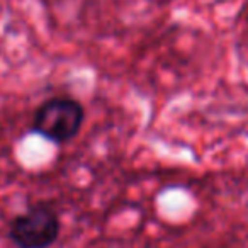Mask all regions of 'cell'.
<instances>
[{
  "instance_id": "cell-1",
  "label": "cell",
  "mask_w": 248,
  "mask_h": 248,
  "mask_svg": "<svg viewBox=\"0 0 248 248\" xmlns=\"http://www.w3.org/2000/svg\"><path fill=\"white\" fill-rule=\"evenodd\" d=\"M83 109L77 100L53 99L39 107L34 119V129L45 138L65 143L80 131Z\"/></svg>"
},
{
  "instance_id": "cell-2",
  "label": "cell",
  "mask_w": 248,
  "mask_h": 248,
  "mask_svg": "<svg viewBox=\"0 0 248 248\" xmlns=\"http://www.w3.org/2000/svg\"><path fill=\"white\" fill-rule=\"evenodd\" d=\"M60 221L46 206H34L17 216L11 226V238L19 248H48L58 238Z\"/></svg>"
}]
</instances>
